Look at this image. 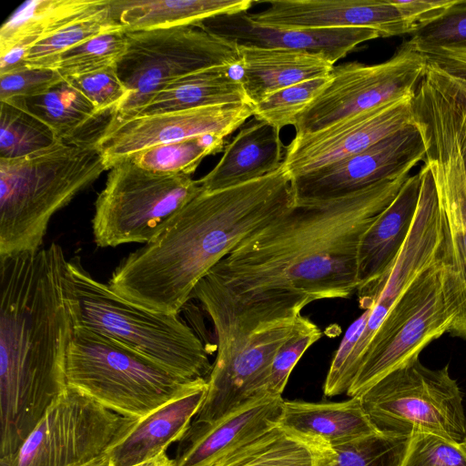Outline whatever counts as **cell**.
I'll list each match as a JSON object with an SVG mask.
<instances>
[{"label":"cell","mask_w":466,"mask_h":466,"mask_svg":"<svg viewBox=\"0 0 466 466\" xmlns=\"http://www.w3.org/2000/svg\"><path fill=\"white\" fill-rule=\"evenodd\" d=\"M237 66L204 69L173 81L153 95L130 118L212 106L248 103L238 76L233 74Z\"/></svg>","instance_id":"26"},{"label":"cell","mask_w":466,"mask_h":466,"mask_svg":"<svg viewBox=\"0 0 466 466\" xmlns=\"http://www.w3.org/2000/svg\"><path fill=\"white\" fill-rule=\"evenodd\" d=\"M411 35L409 41L421 54L466 53V0H455L441 15Z\"/></svg>","instance_id":"36"},{"label":"cell","mask_w":466,"mask_h":466,"mask_svg":"<svg viewBox=\"0 0 466 466\" xmlns=\"http://www.w3.org/2000/svg\"><path fill=\"white\" fill-rule=\"evenodd\" d=\"M67 386L108 410L143 419L199 380H187L133 349L90 329L75 326L69 345Z\"/></svg>","instance_id":"6"},{"label":"cell","mask_w":466,"mask_h":466,"mask_svg":"<svg viewBox=\"0 0 466 466\" xmlns=\"http://www.w3.org/2000/svg\"><path fill=\"white\" fill-rule=\"evenodd\" d=\"M359 397L380 432L431 433L456 442L466 436L461 391L448 366L431 370L413 356Z\"/></svg>","instance_id":"9"},{"label":"cell","mask_w":466,"mask_h":466,"mask_svg":"<svg viewBox=\"0 0 466 466\" xmlns=\"http://www.w3.org/2000/svg\"><path fill=\"white\" fill-rule=\"evenodd\" d=\"M425 156L423 137L414 121L360 153L293 178L296 202L350 195L410 172Z\"/></svg>","instance_id":"16"},{"label":"cell","mask_w":466,"mask_h":466,"mask_svg":"<svg viewBox=\"0 0 466 466\" xmlns=\"http://www.w3.org/2000/svg\"><path fill=\"white\" fill-rule=\"evenodd\" d=\"M421 173L410 176L396 198L361 238L358 252V291L390 268L411 229L418 208Z\"/></svg>","instance_id":"24"},{"label":"cell","mask_w":466,"mask_h":466,"mask_svg":"<svg viewBox=\"0 0 466 466\" xmlns=\"http://www.w3.org/2000/svg\"><path fill=\"white\" fill-rule=\"evenodd\" d=\"M278 426L304 442L315 456L380 432L366 414L360 397L324 403L284 400Z\"/></svg>","instance_id":"21"},{"label":"cell","mask_w":466,"mask_h":466,"mask_svg":"<svg viewBox=\"0 0 466 466\" xmlns=\"http://www.w3.org/2000/svg\"><path fill=\"white\" fill-rule=\"evenodd\" d=\"M295 203L292 179L283 165L239 186L202 191L123 258L107 284L141 308L178 314L216 264Z\"/></svg>","instance_id":"3"},{"label":"cell","mask_w":466,"mask_h":466,"mask_svg":"<svg viewBox=\"0 0 466 466\" xmlns=\"http://www.w3.org/2000/svg\"><path fill=\"white\" fill-rule=\"evenodd\" d=\"M426 64L425 55L408 41L382 63L354 61L334 66L329 83L298 116L295 136L311 134L349 116L414 96Z\"/></svg>","instance_id":"13"},{"label":"cell","mask_w":466,"mask_h":466,"mask_svg":"<svg viewBox=\"0 0 466 466\" xmlns=\"http://www.w3.org/2000/svg\"><path fill=\"white\" fill-rule=\"evenodd\" d=\"M18 99L28 112L46 124L59 140H74L81 128L101 116L65 78L40 96Z\"/></svg>","instance_id":"29"},{"label":"cell","mask_w":466,"mask_h":466,"mask_svg":"<svg viewBox=\"0 0 466 466\" xmlns=\"http://www.w3.org/2000/svg\"><path fill=\"white\" fill-rule=\"evenodd\" d=\"M461 443H462L463 447L466 449V436Z\"/></svg>","instance_id":"47"},{"label":"cell","mask_w":466,"mask_h":466,"mask_svg":"<svg viewBox=\"0 0 466 466\" xmlns=\"http://www.w3.org/2000/svg\"><path fill=\"white\" fill-rule=\"evenodd\" d=\"M455 0H392L411 34L441 15Z\"/></svg>","instance_id":"43"},{"label":"cell","mask_w":466,"mask_h":466,"mask_svg":"<svg viewBox=\"0 0 466 466\" xmlns=\"http://www.w3.org/2000/svg\"><path fill=\"white\" fill-rule=\"evenodd\" d=\"M329 76L304 81L279 90L253 106V117L281 130L296 124L298 116L321 92Z\"/></svg>","instance_id":"37"},{"label":"cell","mask_w":466,"mask_h":466,"mask_svg":"<svg viewBox=\"0 0 466 466\" xmlns=\"http://www.w3.org/2000/svg\"><path fill=\"white\" fill-rule=\"evenodd\" d=\"M451 102L452 105L453 125L466 177V118L457 106L451 100Z\"/></svg>","instance_id":"44"},{"label":"cell","mask_w":466,"mask_h":466,"mask_svg":"<svg viewBox=\"0 0 466 466\" xmlns=\"http://www.w3.org/2000/svg\"><path fill=\"white\" fill-rule=\"evenodd\" d=\"M66 263L56 243L0 256V459L18 450L67 388L75 323Z\"/></svg>","instance_id":"2"},{"label":"cell","mask_w":466,"mask_h":466,"mask_svg":"<svg viewBox=\"0 0 466 466\" xmlns=\"http://www.w3.org/2000/svg\"><path fill=\"white\" fill-rule=\"evenodd\" d=\"M127 48L116 63L128 91L106 125L128 119L167 85L189 74L218 66H237L238 46L198 25L125 31Z\"/></svg>","instance_id":"8"},{"label":"cell","mask_w":466,"mask_h":466,"mask_svg":"<svg viewBox=\"0 0 466 466\" xmlns=\"http://www.w3.org/2000/svg\"><path fill=\"white\" fill-rule=\"evenodd\" d=\"M414 121L425 144L440 207L446 223L451 266L443 281L455 311L450 329L466 339V177L452 119V105L432 84L422 83L412 99Z\"/></svg>","instance_id":"7"},{"label":"cell","mask_w":466,"mask_h":466,"mask_svg":"<svg viewBox=\"0 0 466 466\" xmlns=\"http://www.w3.org/2000/svg\"><path fill=\"white\" fill-rule=\"evenodd\" d=\"M0 158L15 159L43 150L59 139L18 98L0 101Z\"/></svg>","instance_id":"31"},{"label":"cell","mask_w":466,"mask_h":466,"mask_svg":"<svg viewBox=\"0 0 466 466\" xmlns=\"http://www.w3.org/2000/svg\"><path fill=\"white\" fill-rule=\"evenodd\" d=\"M197 25L236 46L317 53L334 65L360 44L381 37L378 31L365 27L300 29L268 25L253 20L248 11L216 15Z\"/></svg>","instance_id":"18"},{"label":"cell","mask_w":466,"mask_h":466,"mask_svg":"<svg viewBox=\"0 0 466 466\" xmlns=\"http://www.w3.org/2000/svg\"><path fill=\"white\" fill-rule=\"evenodd\" d=\"M109 5V0H28L20 5L0 29V54L13 47L28 51L38 41Z\"/></svg>","instance_id":"27"},{"label":"cell","mask_w":466,"mask_h":466,"mask_svg":"<svg viewBox=\"0 0 466 466\" xmlns=\"http://www.w3.org/2000/svg\"><path fill=\"white\" fill-rule=\"evenodd\" d=\"M80 466H109V459L104 454Z\"/></svg>","instance_id":"46"},{"label":"cell","mask_w":466,"mask_h":466,"mask_svg":"<svg viewBox=\"0 0 466 466\" xmlns=\"http://www.w3.org/2000/svg\"><path fill=\"white\" fill-rule=\"evenodd\" d=\"M238 79L255 105L290 86L329 76L334 67L323 55L307 51L238 46Z\"/></svg>","instance_id":"25"},{"label":"cell","mask_w":466,"mask_h":466,"mask_svg":"<svg viewBox=\"0 0 466 466\" xmlns=\"http://www.w3.org/2000/svg\"><path fill=\"white\" fill-rule=\"evenodd\" d=\"M208 390L207 380L140 419L107 451L109 466H132L150 460L179 441L196 417Z\"/></svg>","instance_id":"22"},{"label":"cell","mask_w":466,"mask_h":466,"mask_svg":"<svg viewBox=\"0 0 466 466\" xmlns=\"http://www.w3.org/2000/svg\"><path fill=\"white\" fill-rule=\"evenodd\" d=\"M412 97L344 118L328 127L294 137L283 167L291 179L347 158L414 123Z\"/></svg>","instance_id":"17"},{"label":"cell","mask_w":466,"mask_h":466,"mask_svg":"<svg viewBox=\"0 0 466 466\" xmlns=\"http://www.w3.org/2000/svg\"><path fill=\"white\" fill-rule=\"evenodd\" d=\"M315 455L279 426L230 451L211 466H314Z\"/></svg>","instance_id":"30"},{"label":"cell","mask_w":466,"mask_h":466,"mask_svg":"<svg viewBox=\"0 0 466 466\" xmlns=\"http://www.w3.org/2000/svg\"><path fill=\"white\" fill-rule=\"evenodd\" d=\"M410 172L339 198L296 202L240 242L197 284L190 299L208 314L218 345L297 318L319 299L358 290L362 236Z\"/></svg>","instance_id":"1"},{"label":"cell","mask_w":466,"mask_h":466,"mask_svg":"<svg viewBox=\"0 0 466 466\" xmlns=\"http://www.w3.org/2000/svg\"><path fill=\"white\" fill-rule=\"evenodd\" d=\"M106 169L95 140H58L23 157L0 158V256L42 248L53 215Z\"/></svg>","instance_id":"4"},{"label":"cell","mask_w":466,"mask_h":466,"mask_svg":"<svg viewBox=\"0 0 466 466\" xmlns=\"http://www.w3.org/2000/svg\"><path fill=\"white\" fill-rule=\"evenodd\" d=\"M285 155L280 130L253 117L225 147L213 169L198 182L206 192L239 186L279 169Z\"/></svg>","instance_id":"23"},{"label":"cell","mask_w":466,"mask_h":466,"mask_svg":"<svg viewBox=\"0 0 466 466\" xmlns=\"http://www.w3.org/2000/svg\"><path fill=\"white\" fill-rule=\"evenodd\" d=\"M82 93L99 115L111 116L127 98L128 91L120 80L116 65H111L64 77Z\"/></svg>","instance_id":"39"},{"label":"cell","mask_w":466,"mask_h":466,"mask_svg":"<svg viewBox=\"0 0 466 466\" xmlns=\"http://www.w3.org/2000/svg\"><path fill=\"white\" fill-rule=\"evenodd\" d=\"M322 336L321 329L309 318L299 315L294 333L278 350L271 364L265 392L282 396L290 373L305 351Z\"/></svg>","instance_id":"38"},{"label":"cell","mask_w":466,"mask_h":466,"mask_svg":"<svg viewBox=\"0 0 466 466\" xmlns=\"http://www.w3.org/2000/svg\"><path fill=\"white\" fill-rule=\"evenodd\" d=\"M425 56L424 76L457 106L466 118V53L441 52Z\"/></svg>","instance_id":"40"},{"label":"cell","mask_w":466,"mask_h":466,"mask_svg":"<svg viewBox=\"0 0 466 466\" xmlns=\"http://www.w3.org/2000/svg\"><path fill=\"white\" fill-rule=\"evenodd\" d=\"M225 143V137L206 134L155 146L128 158L152 172L191 176L206 157L221 152Z\"/></svg>","instance_id":"32"},{"label":"cell","mask_w":466,"mask_h":466,"mask_svg":"<svg viewBox=\"0 0 466 466\" xmlns=\"http://www.w3.org/2000/svg\"><path fill=\"white\" fill-rule=\"evenodd\" d=\"M66 287L75 326L107 336L190 381L208 380L209 350L178 314L154 312L129 302L84 268L67 260Z\"/></svg>","instance_id":"5"},{"label":"cell","mask_w":466,"mask_h":466,"mask_svg":"<svg viewBox=\"0 0 466 466\" xmlns=\"http://www.w3.org/2000/svg\"><path fill=\"white\" fill-rule=\"evenodd\" d=\"M401 466H466V449L438 435L415 433Z\"/></svg>","instance_id":"41"},{"label":"cell","mask_w":466,"mask_h":466,"mask_svg":"<svg viewBox=\"0 0 466 466\" xmlns=\"http://www.w3.org/2000/svg\"><path fill=\"white\" fill-rule=\"evenodd\" d=\"M450 252L421 272L395 302L366 349L359 371L347 391L359 397L390 371L449 332L455 311L443 281Z\"/></svg>","instance_id":"11"},{"label":"cell","mask_w":466,"mask_h":466,"mask_svg":"<svg viewBox=\"0 0 466 466\" xmlns=\"http://www.w3.org/2000/svg\"><path fill=\"white\" fill-rule=\"evenodd\" d=\"M140 419L119 415L67 386L0 466H80L104 455Z\"/></svg>","instance_id":"12"},{"label":"cell","mask_w":466,"mask_h":466,"mask_svg":"<svg viewBox=\"0 0 466 466\" xmlns=\"http://www.w3.org/2000/svg\"><path fill=\"white\" fill-rule=\"evenodd\" d=\"M64 77L54 69L30 67L0 75V101L29 98L47 92Z\"/></svg>","instance_id":"42"},{"label":"cell","mask_w":466,"mask_h":466,"mask_svg":"<svg viewBox=\"0 0 466 466\" xmlns=\"http://www.w3.org/2000/svg\"><path fill=\"white\" fill-rule=\"evenodd\" d=\"M268 7L249 13L258 23L300 29L365 27L381 37L411 30L392 0H271Z\"/></svg>","instance_id":"19"},{"label":"cell","mask_w":466,"mask_h":466,"mask_svg":"<svg viewBox=\"0 0 466 466\" xmlns=\"http://www.w3.org/2000/svg\"><path fill=\"white\" fill-rule=\"evenodd\" d=\"M127 48V36L117 29L94 36L58 56L50 68L63 77L116 65Z\"/></svg>","instance_id":"35"},{"label":"cell","mask_w":466,"mask_h":466,"mask_svg":"<svg viewBox=\"0 0 466 466\" xmlns=\"http://www.w3.org/2000/svg\"><path fill=\"white\" fill-rule=\"evenodd\" d=\"M298 317L271 322L217 346L206 398L193 420H216L264 393L274 357L294 333Z\"/></svg>","instance_id":"14"},{"label":"cell","mask_w":466,"mask_h":466,"mask_svg":"<svg viewBox=\"0 0 466 466\" xmlns=\"http://www.w3.org/2000/svg\"><path fill=\"white\" fill-rule=\"evenodd\" d=\"M132 466H174L173 459H170L164 451L157 456Z\"/></svg>","instance_id":"45"},{"label":"cell","mask_w":466,"mask_h":466,"mask_svg":"<svg viewBox=\"0 0 466 466\" xmlns=\"http://www.w3.org/2000/svg\"><path fill=\"white\" fill-rule=\"evenodd\" d=\"M202 191L191 176L152 172L124 159L110 168L96 200L95 242L100 248L146 244Z\"/></svg>","instance_id":"10"},{"label":"cell","mask_w":466,"mask_h":466,"mask_svg":"<svg viewBox=\"0 0 466 466\" xmlns=\"http://www.w3.org/2000/svg\"><path fill=\"white\" fill-rule=\"evenodd\" d=\"M253 105L236 103L135 116L106 125L95 139L106 169L137 153L159 145L214 134L222 137L253 116Z\"/></svg>","instance_id":"15"},{"label":"cell","mask_w":466,"mask_h":466,"mask_svg":"<svg viewBox=\"0 0 466 466\" xmlns=\"http://www.w3.org/2000/svg\"><path fill=\"white\" fill-rule=\"evenodd\" d=\"M117 29L123 28L111 16L108 5L96 15L69 25L35 43L26 53L25 64L30 67L50 68L65 51L94 36Z\"/></svg>","instance_id":"34"},{"label":"cell","mask_w":466,"mask_h":466,"mask_svg":"<svg viewBox=\"0 0 466 466\" xmlns=\"http://www.w3.org/2000/svg\"><path fill=\"white\" fill-rule=\"evenodd\" d=\"M411 436L378 432L315 456L314 466H401Z\"/></svg>","instance_id":"33"},{"label":"cell","mask_w":466,"mask_h":466,"mask_svg":"<svg viewBox=\"0 0 466 466\" xmlns=\"http://www.w3.org/2000/svg\"><path fill=\"white\" fill-rule=\"evenodd\" d=\"M282 396L260 393L213 421L192 420L178 441L174 466H211L278 426Z\"/></svg>","instance_id":"20"},{"label":"cell","mask_w":466,"mask_h":466,"mask_svg":"<svg viewBox=\"0 0 466 466\" xmlns=\"http://www.w3.org/2000/svg\"><path fill=\"white\" fill-rule=\"evenodd\" d=\"M250 0H110L113 19L124 31L195 25L208 18L248 11Z\"/></svg>","instance_id":"28"}]
</instances>
